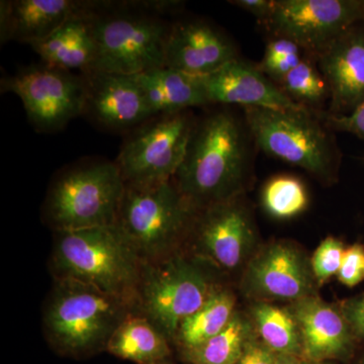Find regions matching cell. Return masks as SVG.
I'll list each match as a JSON object with an SVG mask.
<instances>
[{
  "mask_svg": "<svg viewBox=\"0 0 364 364\" xmlns=\"http://www.w3.org/2000/svg\"><path fill=\"white\" fill-rule=\"evenodd\" d=\"M247 142L245 129L231 112H212L196 122L172 178L196 210L243 196L250 166Z\"/></svg>",
  "mask_w": 364,
  "mask_h": 364,
  "instance_id": "cell-1",
  "label": "cell"
},
{
  "mask_svg": "<svg viewBox=\"0 0 364 364\" xmlns=\"http://www.w3.org/2000/svg\"><path fill=\"white\" fill-rule=\"evenodd\" d=\"M134 313H139L135 301L55 277L43 318L46 339L60 355L90 358L107 351L112 334Z\"/></svg>",
  "mask_w": 364,
  "mask_h": 364,
  "instance_id": "cell-2",
  "label": "cell"
},
{
  "mask_svg": "<svg viewBox=\"0 0 364 364\" xmlns=\"http://www.w3.org/2000/svg\"><path fill=\"white\" fill-rule=\"evenodd\" d=\"M51 259L54 277L136 301L144 262L116 225L56 232Z\"/></svg>",
  "mask_w": 364,
  "mask_h": 364,
  "instance_id": "cell-3",
  "label": "cell"
},
{
  "mask_svg": "<svg viewBox=\"0 0 364 364\" xmlns=\"http://www.w3.org/2000/svg\"><path fill=\"white\" fill-rule=\"evenodd\" d=\"M164 9V1H100L95 18L97 58L90 71L138 75L164 67L171 28L160 18Z\"/></svg>",
  "mask_w": 364,
  "mask_h": 364,
  "instance_id": "cell-4",
  "label": "cell"
},
{
  "mask_svg": "<svg viewBox=\"0 0 364 364\" xmlns=\"http://www.w3.org/2000/svg\"><path fill=\"white\" fill-rule=\"evenodd\" d=\"M217 268L181 250L153 262H144L136 294L138 312L159 328L170 342L186 318L222 287Z\"/></svg>",
  "mask_w": 364,
  "mask_h": 364,
  "instance_id": "cell-5",
  "label": "cell"
},
{
  "mask_svg": "<svg viewBox=\"0 0 364 364\" xmlns=\"http://www.w3.org/2000/svg\"><path fill=\"white\" fill-rule=\"evenodd\" d=\"M198 213L172 181L126 184L116 226L143 262H153L179 251Z\"/></svg>",
  "mask_w": 364,
  "mask_h": 364,
  "instance_id": "cell-6",
  "label": "cell"
},
{
  "mask_svg": "<svg viewBox=\"0 0 364 364\" xmlns=\"http://www.w3.org/2000/svg\"><path fill=\"white\" fill-rule=\"evenodd\" d=\"M124 191L126 182L114 162L74 167L52 184L46 222L55 232L114 226Z\"/></svg>",
  "mask_w": 364,
  "mask_h": 364,
  "instance_id": "cell-7",
  "label": "cell"
},
{
  "mask_svg": "<svg viewBox=\"0 0 364 364\" xmlns=\"http://www.w3.org/2000/svg\"><path fill=\"white\" fill-rule=\"evenodd\" d=\"M249 133L265 153L306 170L323 181H331L338 151L329 132L305 107H245Z\"/></svg>",
  "mask_w": 364,
  "mask_h": 364,
  "instance_id": "cell-8",
  "label": "cell"
},
{
  "mask_svg": "<svg viewBox=\"0 0 364 364\" xmlns=\"http://www.w3.org/2000/svg\"><path fill=\"white\" fill-rule=\"evenodd\" d=\"M196 122L188 111L157 114L134 129L116 161L126 184L172 181L181 167Z\"/></svg>",
  "mask_w": 364,
  "mask_h": 364,
  "instance_id": "cell-9",
  "label": "cell"
},
{
  "mask_svg": "<svg viewBox=\"0 0 364 364\" xmlns=\"http://www.w3.org/2000/svg\"><path fill=\"white\" fill-rule=\"evenodd\" d=\"M1 92L20 97L28 121L44 133L61 130L85 114V83L82 75L54 67L33 65L1 79Z\"/></svg>",
  "mask_w": 364,
  "mask_h": 364,
  "instance_id": "cell-10",
  "label": "cell"
},
{
  "mask_svg": "<svg viewBox=\"0 0 364 364\" xmlns=\"http://www.w3.org/2000/svg\"><path fill=\"white\" fill-rule=\"evenodd\" d=\"M188 238L193 255L220 272L243 270L259 248L255 223L242 196L200 210Z\"/></svg>",
  "mask_w": 364,
  "mask_h": 364,
  "instance_id": "cell-11",
  "label": "cell"
},
{
  "mask_svg": "<svg viewBox=\"0 0 364 364\" xmlns=\"http://www.w3.org/2000/svg\"><path fill=\"white\" fill-rule=\"evenodd\" d=\"M318 287L311 258L293 241L259 246L242 270V293L253 301L291 304L317 294Z\"/></svg>",
  "mask_w": 364,
  "mask_h": 364,
  "instance_id": "cell-12",
  "label": "cell"
},
{
  "mask_svg": "<svg viewBox=\"0 0 364 364\" xmlns=\"http://www.w3.org/2000/svg\"><path fill=\"white\" fill-rule=\"evenodd\" d=\"M361 18L360 0H274L265 23L277 37L318 55Z\"/></svg>",
  "mask_w": 364,
  "mask_h": 364,
  "instance_id": "cell-13",
  "label": "cell"
},
{
  "mask_svg": "<svg viewBox=\"0 0 364 364\" xmlns=\"http://www.w3.org/2000/svg\"><path fill=\"white\" fill-rule=\"evenodd\" d=\"M85 83V114L102 128L133 131L154 117L135 75L90 71Z\"/></svg>",
  "mask_w": 364,
  "mask_h": 364,
  "instance_id": "cell-14",
  "label": "cell"
},
{
  "mask_svg": "<svg viewBox=\"0 0 364 364\" xmlns=\"http://www.w3.org/2000/svg\"><path fill=\"white\" fill-rule=\"evenodd\" d=\"M298 323L304 359L310 361L348 360L355 351V335L339 306L318 294L289 304Z\"/></svg>",
  "mask_w": 364,
  "mask_h": 364,
  "instance_id": "cell-15",
  "label": "cell"
},
{
  "mask_svg": "<svg viewBox=\"0 0 364 364\" xmlns=\"http://www.w3.org/2000/svg\"><path fill=\"white\" fill-rule=\"evenodd\" d=\"M238 58L226 36L207 21H177L165 45V66L193 77H205Z\"/></svg>",
  "mask_w": 364,
  "mask_h": 364,
  "instance_id": "cell-16",
  "label": "cell"
},
{
  "mask_svg": "<svg viewBox=\"0 0 364 364\" xmlns=\"http://www.w3.org/2000/svg\"><path fill=\"white\" fill-rule=\"evenodd\" d=\"M208 104L240 105L262 109H301L258 67L239 58L200 77Z\"/></svg>",
  "mask_w": 364,
  "mask_h": 364,
  "instance_id": "cell-17",
  "label": "cell"
},
{
  "mask_svg": "<svg viewBox=\"0 0 364 364\" xmlns=\"http://www.w3.org/2000/svg\"><path fill=\"white\" fill-rule=\"evenodd\" d=\"M317 56L331 95V114H351L364 102V33L352 28Z\"/></svg>",
  "mask_w": 364,
  "mask_h": 364,
  "instance_id": "cell-18",
  "label": "cell"
},
{
  "mask_svg": "<svg viewBox=\"0 0 364 364\" xmlns=\"http://www.w3.org/2000/svg\"><path fill=\"white\" fill-rule=\"evenodd\" d=\"M95 1L85 0H6L0 4L1 44L18 41L31 45L44 40L71 16L87 11Z\"/></svg>",
  "mask_w": 364,
  "mask_h": 364,
  "instance_id": "cell-19",
  "label": "cell"
},
{
  "mask_svg": "<svg viewBox=\"0 0 364 364\" xmlns=\"http://www.w3.org/2000/svg\"><path fill=\"white\" fill-rule=\"evenodd\" d=\"M100 1L71 16L44 40L28 45L46 65L70 71L78 69L86 73L92 70L97 58L95 18Z\"/></svg>",
  "mask_w": 364,
  "mask_h": 364,
  "instance_id": "cell-20",
  "label": "cell"
},
{
  "mask_svg": "<svg viewBox=\"0 0 364 364\" xmlns=\"http://www.w3.org/2000/svg\"><path fill=\"white\" fill-rule=\"evenodd\" d=\"M153 116L208 105L200 77L164 66L135 75Z\"/></svg>",
  "mask_w": 364,
  "mask_h": 364,
  "instance_id": "cell-21",
  "label": "cell"
},
{
  "mask_svg": "<svg viewBox=\"0 0 364 364\" xmlns=\"http://www.w3.org/2000/svg\"><path fill=\"white\" fill-rule=\"evenodd\" d=\"M112 355L136 364H156L171 356L170 340L149 318L134 313L119 325L107 343Z\"/></svg>",
  "mask_w": 364,
  "mask_h": 364,
  "instance_id": "cell-22",
  "label": "cell"
},
{
  "mask_svg": "<svg viewBox=\"0 0 364 364\" xmlns=\"http://www.w3.org/2000/svg\"><path fill=\"white\" fill-rule=\"evenodd\" d=\"M236 306L237 298L233 291L220 287L200 310L181 323L172 343L181 354L196 348L217 336L230 324L237 312Z\"/></svg>",
  "mask_w": 364,
  "mask_h": 364,
  "instance_id": "cell-23",
  "label": "cell"
},
{
  "mask_svg": "<svg viewBox=\"0 0 364 364\" xmlns=\"http://www.w3.org/2000/svg\"><path fill=\"white\" fill-rule=\"evenodd\" d=\"M256 336L277 354L304 359L298 323L289 306L268 301H253L249 314Z\"/></svg>",
  "mask_w": 364,
  "mask_h": 364,
  "instance_id": "cell-24",
  "label": "cell"
},
{
  "mask_svg": "<svg viewBox=\"0 0 364 364\" xmlns=\"http://www.w3.org/2000/svg\"><path fill=\"white\" fill-rule=\"evenodd\" d=\"M255 338L250 317L237 310L230 324L217 336L181 355L189 364H235Z\"/></svg>",
  "mask_w": 364,
  "mask_h": 364,
  "instance_id": "cell-25",
  "label": "cell"
},
{
  "mask_svg": "<svg viewBox=\"0 0 364 364\" xmlns=\"http://www.w3.org/2000/svg\"><path fill=\"white\" fill-rule=\"evenodd\" d=\"M261 202L268 214L277 219L296 217L308 207V193L303 182L291 176L272 177L261 193Z\"/></svg>",
  "mask_w": 364,
  "mask_h": 364,
  "instance_id": "cell-26",
  "label": "cell"
},
{
  "mask_svg": "<svg viewBox=\"0 0 364 364\" xmlns=\"http://www.w3.org/2000/svg\"><path fill=\"white\" fill-rule=\"evenodd\" d=\"M279 83V87L287 97L305 107L306 105L318 104L329 92L322 73L305 58Z\"/></svg>",
  "mask_w": 364,
  "mask_h": 364,
  "instance_id": "cell-27",
  "label": "cell"
},
{
  "mask_svg": "<svg viewBox=\"0 0 364 364\" xmlns=\"http://www.w3.org/2000/svg\"><path fill=\"white\" fill-rule=\"evenodd\" d=\"M343 242L333 236L326 237L316 249L311 263L314 275L321 287L338 274L345 252Z\"/></svg>",
  "mask_w": 364,
  "mask_h": 364,
  "instance_id": "cell-28",
  "label": "cell"
},
{
  "mask_svg": "<svg viewBox=\"0 0 364 364\" xmlns=\"http://www.w3.org/2000/svg\"><path fill=\"white\" fill-rule=\"evenodd\" d=\"M343 286L354 287L364 282V245L355 243L345 249L338 274Z\"/></svg>",
  "mask_w": 364,
  "mask_h": 364,
  "instance_id": "cell-29",
  "label": "cell"
},
{
  "mask_svg": "<svg viewBox=\"0 0 364 364\" xmlns=\"http://www.w3.org/2000/svg\"><path fill=\"white\" fill-rule=\"evenodd\" d=\"M326 121L335 130L353 134L364 140V102L356 107L351 114H328Z\"/></svg>",
  "mask_w": 364,
  "mask_h": 364,
  "instance_id": "cell-30",
  "label": "cell"
},
{
  "mask_svg": "<svg viewBox=\"0 0 364 364\" xmlns=\"http://www.w3.org/2000/svg\"><path fill=\"white\" fill-rule=\"evenodd\" d=\"M340 309L356 339L364 340V294L346 299Z\"/></svg>",
  "mask_w": 364,
  "mask_h": 364,
  "instance_id": "cell-31",
  "label": "cell"
},
{
  "mask_svg": "<svg viewBox=\"0 0 364 364\" xmlns=\"http://www.w3.org/2000/svg\"><path fill=\"white\" fill-rule=\"evenodd\" d=\"M303 60L301 54L289 55L272 61H261L258 68L272 80L280 82Z\"/></svg>",
  "mask_w": 364,
  "mask_h": 364,
  "instance_id": "cell-32",
  "label": "cell"
},
{
  "mask_svg": "<svg viewBox=\"0 0 364 364\" xmlns=\"http://www.w3.org/2000/svg\"><path fill=\"white\" fill-rule=\"evenodd\" d=\"M277 355L265 346L259 339L255 338L246 347L241 358L235 364H275Z\"/></svg>",
  "mask_w": 364,
  "mask_h": 364,
  "instance_id": "cell-33",
  "label": "cell"
},
{
  "mask_svg": "<svg viewBox=\"0 0 364 364\" xmlns=\"http://www.w3.org/2000/svg\"><path fill=\"white\" fill-rule=\"evenodd\" d=\"M301 48L293 41L287 38L277 37L268 43L262 61H272V60L284 58L289 55L301 54Z\"/></svg>",
  "mask_w": 364,
  "mask_h": 364,
  "instance_id": "cell-34",
  "label": "cell"
},
{
  "mask_svg": "<svg viewBox=\"0 0 364 364\" xmlns=\"http://www.w3.org/2000/svg\"><path fill=\"white\" fill-rule=\"evenodd\" d=\"M231 4L256 16L258 20L267 21L272 13L274 0H234Z\"/></svg>",
  "mask_w": 364,
  "mask_h": 364,
  "instance_id": "cell-35",
  "label": "cell"
},
{
  "mask_svg": "<svg viewBox=\"0 0 364 364\" xmlns=\"http://www.w3.org/2000/svg\"><path fill=\"white\" fill-rule=\"evenodd\" d=\"M301 363H303V358H296V356L293 355L279 354L275 364H301Z\"/></svg>",
  "mask_w": 364,
  "mask_h": 364,
  "instance_id": "cell-36",
  "label": "cell"
},
{
  "mask_svg": "<svg viewBox=\"0 0 364 364\" xmlns=\"http://www.w3.org/2000/svg\"><path fill=\"white\" fill-rule=\"evenodd\" d=\"M301 364H336L334 361H310L303 359Z\"/></svg>",
  "mask_w": 364,
  "mask_h": 364,
  "instance_id": "cell-37",
  "label": "cell"
},
{
  "mask_svg": "<svg viewBox=\"0 0 364 364\" xmlns=\"http://www.w3.org/2000/svg\"><path fill=\"white\" fill-rule=\"evenodd\" d=\"M156 364H173L171 363V361L169 360V359H166V360L161 361V363H158Z\"/></svg>",
  "mask_w": 364,
  "mask_h": 364,
  "instance_id": "cell-38",
  "label": "cell"
},
{
  "mask_svg": "<svg viewBox=\"0 0 364 364\" xmlns=\"http://www.w3.org/2000/svg\"><path fill=\"white\" fill-rule=\"evenodd\" d=\"M355 364H364V355L361 356V358L358 359V363Z\"/></svg>",
  "mask_w": 364,
  "mask_h": 364,
  "instance_id": "cell-39",
  "label": "cell"
}]
</instances>
